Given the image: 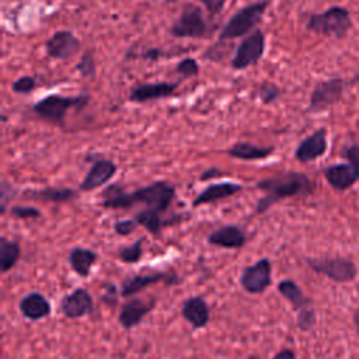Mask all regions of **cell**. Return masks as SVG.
Instances as JSON below:
<instances>
[{"label": "cell", "mask_w": 359, "mask_h": 359, "mask_svg": "<svg viewBox=\"0 0 359 359\" xmlns=\"http://www.w3.org/2000/svg\"><path fill=\"white\" fill-rule=\"evenodd\" d=\"M268 4H269L268 0L255 1L236 11L220 29L219 41L224 42V41H231V39L248 35L250 31H252L258 25V22L262 20V15L268 8Z\"/></svg>", "instance_id": "4"}, {"label": "cell", "mask_w": 359, "mask_h": 359, "mask_svg": "<svg viewBox=\"0 0 359 359\" xmlns=\"http://www.w3.org/2000/svg\"><path fill=\"white\" fill-rule=\"evenodd\" d=\"M342 157L353 167L359 177V144H351L344 149Z\"/></svg>", "instance_id": "37"}, {"label": "cell", "mask_w": 359, "mask_h": 359, "mask_svg": "<svg viewBox=\"0 0 359 359\" xmlns=\"http://www.w3.org/2000/svg\"><path fill=\"white\" fill-rule=\"evenodd\" d=\"M118 293L121 294V292H118V289L114 285L107 283L105 285V292H104V296H102V302L105 304L115 306L116 304V299H118Z\"/></svg>", "instance_id": "40"}, {"label": "cell", "mask_w": 359, "mask_h": 359, "mask_svg": "<svg viewBox=\"0 0 359 359\" xmlns=\"http://www.w3.org/2000/svg\"><path fill=\"white\" fill-rule=\"evenodd\" d=\"M98 259V254L94 250L84 247H74L69 252V264L72 269L81 278H87L91 268Z\"/></svg>", "instance_id": "24"}, {"label": "cell", "mask_w": 359, "mask_h": 359, "mask_svg": "<svg viewBox=\"0 0 359 359\" xmlns=\"http://www.w3.org/2000/svg\"><path fill=\"white\" fill-rule=\"evenodd\" d=\"M222 174H223L222 171H219V170H215V168H210V170H206V171H203V172L201 174L199 180H201V181H205V180H209V178H212V177H217V175H222Z\"/></svg>", "instance_id": "43"}, {"label": "cell", "mask_w": 359, "mask_h": 359, "mask_svg": "<svg viewBox=\"0 0 359 359\" xmlns=\"http://www.w3.org/2000/svg\"><path fill=\"white\" fill-rule=\"evenodd\" d=\"M324 177L327 182L337 191H346L359 180L356 171L349 163H337L328 165L324 170Z\"/></svg>", "instance_id": "22"}, {"label": "cell", "mask_w": 359, "mask_h": 359, "mask_svg": "<svg viewBox=\"0 0 359 359\" xmlns=\"http://www.w3.org/2000/svg\"><path fill=\"white\" fill-rule=\"evenodd\" d=\"M353 323H355V327H356V331L359 332V309L355 311L353 314Z\"/></svg>", "instance_id": "44"}, {"label": "cell", "mask_w": 359, "mask_h": 359, "mask_svg": "<svg viewBox=\"0 0 359 359\" xmlns=\"http://www.w3.org/2000/svg\"><path fill=\"white\" fill-rule=\"evenodd\" d=\"M13 195H14L13 187L7 181H3L1 182V194H0V212H1V215H4L7 212L8 202L13 198Z\"/></svg>", "instance_id": "38"}, {"label": "cell", "mask_w": 359, "mask_h": 359, "mask_svg": "<svg viewBox=\"0 0 359 359\" xmlns=\"http://www.w3.org/2000/svg\"><path fill=\"white\" fill-rule=\"evenodd\" d=\"M264 52H265V35L261 29L255 28L236 48L234 56L231 59V67L234 70H244L258 63V60L264 56Z\"/></svg>", "instance_id": "9"}, {"label": "cell", "mask_w": 359, "mask_h": 359, "mask_svg": "<svg viewBox=\"0 0 359 359\" xmlns=\"http://www.w3.org/2000/svg\"><path fill=\"white\" fill-rule=\"evenodd\" d=\"M306 264L317 273L337 283H348L356 278V265L345 257H309Z\"/></svg>", "instance_id": "7"}, {"label": "cell", "mask_w": 359, "mask_h": 359, "mask_svg": "<svg viewBox=\"0 0 359 359\" xmlns=\"http://www.w3.org/2000/svg\"><path fill=\"white\" fill-rule=\"evenodd\" d=\"M272 146H255L250 142H237L234 143L230 149H227V154L233 158L237 160H244V161H254V160H262L273 153Z\"/></svg>", "instance_id": "25"}, {"label": "cell", "mask_w": 359, "mask_h": 359, "mask_svg": "<svg viewBox=\"0 0 359 359\" xmlns=\"http://www.w3.org/2000/svg\"><path fill=\"white\" fill-rule=\"evenodd\" d=\"M316 311L313 307H309L306 310H302L296 314V324L300 331H309L314 327L316 324Z\"/></svg>", "instance_id": "33"}, {"label": "cell", "mask_w": 359, "mask_h": 359, "mask_svg": "<svg viewBox=\"0 0 359 359\" xmlns=\"http://www.w3.org/2000/svg\"><path fill=\"white\" fill-rule=\"evenodd\" d=\"M143 241L144 237H139L129 245H123L118 251V259L123 264H136L143 255Z\"/></svg>", "instance_id": "29"}, {"label": "cell", "mask_w": 359, "mask_h": 359, "mask_svg": "<svg viewBox=\"0 0 359 359\" xmlns=\"http://www.w3.org/2000/svg\"><path fill=\"white\" fill-rule=\"evenodd\" d=\"M156 307V300H144L140 297H133L126 300L118 314V323L123 330H132L137 327L143 318Z\"/></svg>", "instance_id": "14"}, {"label": "cell", "mask_w": 359, "mask_h": 359, "mask_svg": "<svg viewBox=\"0 0 359 359\" xmlns=\"http://www.w3.org/2000/svg\"><path fill=\"white\" fill-rule=\"evenodd\" d=\"M307 29L334 38H344L352 28L349 11L341 6H332L324 13L311 14L306 24Z\"/></svg>", "instance_id": "5"}, {"label": "cell", "mask_w": 359, "mask_h": 359, "mask_svg": "<svg viewBox=\"0 0 359 359\" xmlns=\"http://www.w3.org/2000/svg\"><path fill=\"white\" fill-rule=\"evenodd\" d=\"M272 283V264L268 258H261L252 265L243 269L240 275V285L244 292L250 294L264 293Z\"/></svg>", "instance_id": "10"}, {"label": "cell", "mask_w": 359, "mask_h": 359, "mask_svg": "<svg viewBox=\"0 0 359 359\" xmlns=\"http://www.w3.org/2000/svg\"><path fill=\"white\" fill-rule=\"evenodd\" d=\"M21 257L20 243L15 240H10L7 237L0 238V266L1 272L7 273L10 269L15 266Z\"/></svg>", "instance_id": "28"}, {"label": "cell", "mask_w": 359, "mask_h": 359, "mask_svg": "<svg viewBox=\"0 0 359 359\" xmlns=\"http://www.w3.org/2000/svg\"><path fill=\"white\" fill-rule=\"evenodd\" d=\"M180 81H158V83H143L135 86L129 91V101L135 104H143L154 100L168 98L175 94Z\"/></svg>", "instance_id": "15"}, {"label": "cell", "mask_w": 359, "mask_h": 359, "mask_svg": "<svg viewBox=\"0 0 359 359\" xmlns=\"http://www.w3.org/2000/svg\"><path fill=\"white\" fill-rule=\"evenodd\" d=\"M198 1L205 6V8L212 17L217 15L223 10L224 4L227 3V0H198Z\"/></svg>", "instance_id": "39"}, {"label": "cell", "mask_w": 359, "mask_h": 359, "mask_svg": "<svg viewBox=\"0 0 359 359\" xmlns=\"http://www.w3.org/2000/svg\"><path fill=\"white\" fill-rule=\"evenodd\" d=\"M161 56H164L163 49H158V48H149V49H146L139 57H142V59H144V60H149V62H157Z\"/></svg>", "instance_id": "41"}, {"label": "cell", "mask_w": 359, "mask_h": 359, "mask_svg": "<svg viewBox=\"0 0 359 359\" xmlns=\"http://www.w3.org/2000/svg\"><path fill=\"white\" fill-rule=\"evenodd\" d=\"M24 198L41 202H55L63 203L77 198V192L72 188H56V187H46L41 189H27L22 192Z\"/></svg>", "instance_id": "23"}, {"label": "cell", "mask_w": 359, "mask_h": 359, "mask_svg": "<svg viewBox=\"0 0 359 359\" xmlns=\"http://www.w3.org/2000/svg\"><path fill=\"white\" fill-rule=\"evenodd\" d=\"M95 60H94V55L93 52L87 50L86 53H83V56L80 57L79 63L76 65V70L80 73L81 77H94L95 74Z\"/></svg>", "instance_id": "31"}, {"label": "cell", "mask_w": 359, "mask_h": 359, "mask_svg": "<svg viewBox=\"0 0 359 359\" xmlns=\"http://www.w3.org/2000/svg\"><path fill=\"white\" fill-rule=\"evenodd\" d=\"M272 359H296V353L289 348H283L279 352H276V355Z\"/></svg>", "instance_id": "42"}, {"label": "cell", "mask_w": 359, "mask_h": 359, "mask_svg": "<svg viewBox=\"0 0 359 359\" xmlns=\"http://www.w3.org/2000/svg\"><path fill=\"white\" fill-rule=\"evenodd\" d=\"M241 189H243V185L237 184V182L224 181V182L210 184L198 194V196L192 201V206L198 208L201 205L213 203V202H217L220 199L230 198V196L238 194Z\"/></svg>", "instance_id": "21"}, {"label": "cell", "mask_w": 359, "mask_h": 359, "mask_svg": "<svg viewBox=\"0 0 359 359\" xmlns=\"http://www.w3.org/2000/svg\"><path fill=\"white\" fill-rule=\"evenodd\" d=\"M276 287L280 296H283L292 304L296 313L306 310L309 307H313L311 300L304 294L302 287L293 279H283L278 283Z\"/></svg>", "instance_id": "26"}, {"label": "cell", "mask_w": 359, "mask_h": 359, "mask_svg": "<svg viewBox=\"0 0 359 359\" xmlns=\"http://www.w3.org/2000/svg\"><path fill=\"white\" fill-rule=\"evenodd\" d=\"M257 188L264 192V195L257 201L255 205V213L261 215L282 199L293 196H307L313 194L316 184L304 172L289 171L259 181L257 184Z\"/></svg>", "instance_id": "2"}, {"label": "cell", "mask_w": 359, "mask_h": 359, "mask_svg": "<svg viewBox=\"0 0 359 359\" xmlns=\"http://www.w3.org/2000/svg\"><path fill=\"white\" fill-rule=\"evenodd\" d=\"M116 170H118L116 164L111 160L100 158L94 161L90 170L87 171L86 177L80 182V191L88 192V191H94L104 187L115 175Z\"/></svg>", "instance_id": "17"}, {"label": "cell", "mask_w": 359, "mask_h": 359, "mask_svg": "<svg viewBox=\"0 0 359 359\" xmlns=\"http://www.w3.org/2000/svg\"><path fill=\"white\" fill-rule=\"evenodd\" d=\"M101 206L107 209H129L136 203L164 213L175 198V188L167 181H154L146 187L126 192L121 184H111L101 192Z\"/></svg>", "instance_id": "1"}, {"label": "cell", "mask_w": 359, "mask_h": 359, "mask_svg": "<svg viewBox=\"0 0 359 359\" xmlns=\"http://www.w3.org/2000/svg\"><path fill=\"white\" fill-rule=\"evenodd\" d=\"M348 86H349V81L341 77H332L328 80L318 81L311 91L307 111L321 112L331 108L332 105H335L342 100Z\"/></svg>", "instance_id": "8"}, {"label": "cell", "mask_w": 359, "mask_h": 359, "mask_svg": "<svg viewBox=\"0 0 359 359\" xmlns=\"http://www.w3.org/2000/svg\"><path fill=\"white\" fill-rule=\"evenodd\" d=\"M182 318L195 330L205 328L210 320V310L202 296H189L181 307Z\"/></svg>", "instance_id": "18"}, {"label": "cell", "mask_w": 359, "mask_h": 359, "mask_svg": "<svg viewBox=\"0 0 359 359\" xmlns=\"http://www.w3.org/2000/svg\"><path fill=\"white\" fill-rule=\"evenodd\" d=\"M137 226L139 224L135 219H122V220H116L114 223V231L118 236H129L136 230Z\"/></svg>", "instance_id": "36"}, {"label": "cell", "mask_w": 359, "mask_h": 359, "mask_svg": "<svg viewBox=\"0 0 359 359\" xmlns=\"http://www.w3.org/2000/svg\"><path fill=\"white\" fill-rule=\"evenodd\" d=\"M177 73L181 79H191L198 76L199 73V65L194 57H184L175 67Z\"/></svg>", "instance_id": "32"}, {"label": "cell", "mask_w": 359, "mask_h": 359, "mask_svg": "<svg viewBox=\"0 0 359 359\" xmlns=\"http://www.w3.org/2000/svg\"><path fill=\"white\" fill-rule=\"evenodd\" d=\"M20 313L29 321H39L48 317L52 311L49 300L39 292L27 293L18 303Z\"/></svg>", "instance_id": "19"}, {"label": "cell", "mask_w": 359, "mask_h": 359, "mask_svg": "<svg viewBox=\"0 0 359 359\" xmlns=\"http://www.w3.org/2000/svg\"><path fill=\"white\" fill-rule=\"evenodd\" d=\"M208 243L216 247L236 250L247 243L245 233L236 224H226L213 230L208 236Z\"/></svg>", "instance_id": "20"}, {"label": "cell", "mask_w": 359, "mask_h": 359, "mask_svg": "<svg viewBox=\"0 0 359 359\" xmlns=\"http://www.w3.org/2000/svg\"><path fill=\"white\" fill-rule=\"evenodd\" d=\"M35 87H36V81H35V79L31 77V76H22V77L17 79V80L11 84L13 91L17 93V94H28V93H31Z\"/></svg>", "instance_id": "35"}, {"label": "cell", "mask_w": 359, "mask_h": 359, "mask_svg": "<svg viewBox=\"0 0 359 359\" xmlns=\"http://www.w3.org/2000/svg\"><path fill=\"white\" fill-rule=\"evenodd\" d=\"M161 215L163 213H160V212H157L154 209L146 208V209L137 212L133 219L137 222L139 226L144 227L150 234H153L154 237H158L161 230H163V227H165L167 224L171 223L168 220H164L161 217Z\"/></svg>", "instance_id": "27"}, {"label": "cell", "mask_w": 359, "mask_h": 359, "mask_svg": "<svg viewBox=\"0 0 359 359\" xmlns=\"http://www.w3.org/2000/svg\"><path fill=\"white\" fill-rule=\"evenodd\" d=\"M209 25L205 20V15L199 6H195L192 3H187L178 18L172 22L170 28V34L175 38H192V39H201L206 35H209Z\"/></svg>", "instance_id": "6"}, {"label": "cell", "mask_w": 359, "mask_h": 359, "mask_svg": "<svg viewBox=\"0 0 359 359\" xmlns=\"http://www.w3.org/2000/svg\"><path fill=\"white\" fill-rule=\"evenodd\" d=\"M59 309L62 314L67 318H81L93 314L94 299L87 289L76 287L74 290L62 297Z\"/></svg>", "instance_id": "12"}, {"label": "cell", "mask_w": 359, "mask_h": 359, "mask_svg": "<svg viewBox=\"0 0 359 359\" xmlns=\"http://www.w3.org/2000/svg\"><path fill=\"white\" fill-rule=\"evenodd\" d=\"M80 45V39L72 31L60 29L46 39L45 50L52 59L67 60L79 52Z\"/></svg>", "instance_id": "13"}, {"label": "cell", "mask_w": 359, "mask_h": 359, "mask_svg": "<svg viewBox=\"0 0 359 359\" xmlns=\"http://www.w3.org/2000/svg\"><path fill=\"white\" fill-rule=\"evenodd\" d=\"M327 149H328L327 130L324 128H320L299 143V146L294 150V157L297 161L303 164L311 163L320 158L321 156H324Z\"/></svg>", "instance_id": "16"}, {"label": "cell", "mask_w": 359, "mask_h": 359, "mask_svg": "<svg viewBox=\"0 0 359 359\" xmlns=\"http://www.w3.org/2000/svg\"><path fill=\"white\" fill-rule=\"evenodd\" d=\"M90 101V94L81 93L76 97H65L60 94H49L32 105V111L43 121L65 126L66 112L70 108H84Z\"/></svg>", "instance_id": "3"}, {"label": "cell", "mask_w": 359, "mask_h": 359, "mask_svg": "<svg viewBox=\"0 0 359 359\" xmlns=\"http://www.w3.org/2000/svg\"><path fill=\"white\" fill-rule=\"evenodd\" d=\"M10 215L17 219H38L41 217V210L34 206L15 205L10 208Z\"/></svg>", "instance_id": "34"}, {"label": "cell", "mask_w": 359, "mask_h": 359, "mask_svg": "<svg viewBox=\"0 0 359 359\" xmlns=\"http://www.w3.org/2000/svg\"><path fill=\"white\" fill-rule=\"evenodd\" d=\"M255 95H257V98H258L262 104L268 105V104L275 102V101L280 97V88H279L276 84H273V83L265 81V83H261V84L257 87Z\"/></svg>", "instance_id": "30"}, {"label": "cell", "mask_w": 359, "mask_h": 359, "mask_svg": "<svg viewBox=\"0 0 359 359\" xmlns=\"http://www.w3.org/2000/svg\"><path fill=\"white\" fill-rule=\"evenodd\" d=\"M168 283V285H177L180 283V278L174 272H147V273H135L130 276H126L121 282V296L122 297H130L136 293L142 292L143 289L156 285V283Z\"/></svg>", "instance_id": "11"}]
</instances>
